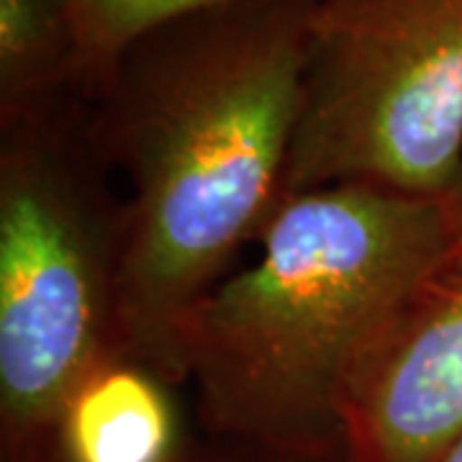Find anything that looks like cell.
Wrapping results in <instances>:
<instances>
[{
    "instance_id": "1",
    "label": "cell",
    "mask_w": 462,
    "mask_h": 462,
    "mask_svg": "<svg viewBox=\"0 0 462 462\" xmlns=\"http://www.w3.org/2000/svg\"><path fill=\"white\" fill-rule=\"evenodd\" d=\"M316 0H231L139 39L88 100L126 182L116 345L175 385L180 329L285 200Z\"/></svg>"
},
{
    "instance_id": "2",
    "label": "cell",
    "mask_w": 462,
    "mask_h": 462,
    "mask_svg": "<svg viewBox=\"0 0 462 462\" xmlns=\"http://www.w3.org/2000/svg\"><path fill=\"white\" fill-rule=\"evenodd\" d=\"M260 254L180 329L185 383L224 445L339 460L346 388L411 293L455 254L447 206L363 185L285 196Z\"/></svg>"
},
{
    "instance_id": "3",
    "label": "cell",
    "mask_w": 462,
    "mask_h": 462,
    "mask_svg": "<svg viewBox=\"0 0 462 462\" xmlns=\"http://www.w3.org/2000/svg\"><path fill=\"white\" fill-rule=\"evenodd\" d=\"M88 134V100L0 126V460L60 462L78 380L118 349L121 200Z\"/></svg>"
},
{
    "instance_id": "4",
    "label": "cell",
    "mask_w": 462,
    "mask_h": 462,
    "mask_svg": "<svg viewBox=\"0 0 462 462\" xmlns=\"http://www.w3.org/2000/svg\"><path fill=\"white\" fill-rule=\"evenodd\" d=\"M462 175V0H316L285 196L447 203Z\"/></svg>"
},
{
    "instance_id": "5",
    "label": "cell",
    "mask_w": 462,
    "mask_h": 462,
    "mask_svg": "<svg viewBox=\"0 0 462 462\" xmlns=\"http://www.w3.org/2000/svg\"><path fill=\"white\" fill-rule=\"evenodd\" d=\"M462 442V252L401 306L346 388L339 462H445Z\"/></svg>"
},
{
    "instance_id": "6",
    "label": "cell",
    "mask_w": 462,
    "mask_h": 462,
    "mask_svg": "<svg viewBox=\"0 0 462 462\" xmlns=\"http://www.w3.org/2000/svg\"><path fill=\"white\" fill-rule=\"evenodd\" d=\"M175 388L132 355L108 352L67 396L60 462H178L188 447Z\"/></svg>"
},
{
    "instance_id": "7",
    "label": "cell",
    "mask_w": 462,
    "mask_h": 462,
    "mask_svg": "<svg viewBox=\"0 0 462 462\" xmlns=\"http://www.w3.org/2000/svg\"><path fill=\"white\" fill-rule=\"evenodd\" d=\"M75 96L83 62L65 0H0V126Z\"/></svg>"
},
{
    "instance_id": "8",
    "label": "cell",
    "mask_w": 462,
    "mask_h": 462,
    "mask_svg": "<svg viewBox=\"0 0 462 462\" xmlns=\"http://www.w3.org/2000/svg\"><path fill=\"white\" fill-rule=\"evenodd\" d=\"M80 42L83 96L90 100L139 39L182 16L231 0H65Z\"/></svg>"
},
{
    "instance_id": "9",
    "label": "cell",
    "mask_w": 462,
    "mask_h": 462,
    "mask_svg": "<svg viewBox=\"0 0 462 462\" xmlns=\"http://www.w3.org/2000/svg\"><path fill=\"white\" fill-rule=\"evenodd\" d=\"M178 462H339V460H306V457L273 455V452L249 449V447L224 445V449H218V452H208V455H200V452L188 449Z\"/></svg>"
},
{
    "instance_id": "10",
    "label": "cell",
    "mask_w": 462,
    "mask_h": 462,
    "mask_svg": "<svg viewBox=\"0 0 462 462\" xmlns=\"http://www.w3.org/2000/svg\"><path fill=\"white\" fill-rule=\"evenodd\" d=\"M445 206L447 216H449V226H452V236H455V249L462 252V175Z\"/></svg>"
},
{
    "instance_id": "11",
    "label": "cell",
    "mask_w": 462,
    "mask_h": 462,
    "mask_svg": "<svg viewBox=\"0 0 462 462\" xmlns=\"http://www.w3.org/2000/svg\"><path fill=\"white\" fill-rule=\"evenodd\" d=\"M445 462H462V442L455 447V452H452V455H449Z\"/></svg>"
}]
</instances>
